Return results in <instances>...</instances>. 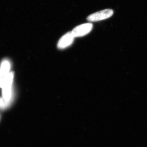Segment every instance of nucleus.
Instances as JSON below:
<instances>
[{"instance_id": "obj_7", "label": "nucleus", "mask_w": 147, "mask_h": 147, "mask_svg": "<svg viewBox=\"0 0 147 147\" xmlns=\"http://www.w3.org/2000/svg\"><path fill=\"white\" fill-rule=\"evenodd\" d=\"M1 80H0V82H1Z\"/></svg>"}, {"instance_id": "obj_4", "label": "nucleus", "mask_w": 147, "mask_h": 147, "mask_svg": "<svg viewBox=\"0 0 147 147\" xmlns=\"http://www.w3.org/2000/svg\"><path fill=\"white\" fill-rule=\"evenodd\" d=\"M10 65V62L8 60L5 59L3 61L0 69V71L3 77L9 73Z\"/></svg>"}, {"instance_id": "obj_1", "label": "nucleus", "mask_w": 147, "mask_h": 147, "mask_svg": "<svg viewBox=\"0 0 147 147\" xmlns=\"http://www.w3.org/2000/svg\"><path fill=\"white\" fill-rule=\"evenodd\" d=\"M114 11L111 9H104L97 11L87 17V20L90 22H98L110 18L113 16Z\"/></svg>"}, {"instance_id": "obj_5", "label": "nucleus", "mask_w": 147, "mask_h": 147, "mask_svg": "<svg viewBox=\"0 0 147 147\" xmlns=\"http://www.w3.org/2000/svg\"><path fill=\"white\" fill-rule=\"evenodd\" d=\"M3 102V100L2 98H0V107H1L2 105Z\"/></svg>"}, {"instance_id": "obj_3", "label": "nucleus", "mask_w": 147, "mask_h": 147, "mask_svg": "<svg viewBox=\"0 0 147 147\" xmlns=\"http://www.w3.org/2000/svg\"><path fill=\"white\" fill-rule=\"evenodd\" d=\"M74 38L71 32L67 33L59 40L57 45L58 49L62 50L69 47L73 43Z\"/></svg>"}, {"instance_id": "obj_6", "label": "nucleus", "mask_w": 147, "mask_h": 147, "mask_svg": "<svg viewBox=\"0 0 147 147\" xmlns=\"http://www.w3.org/2000/svg\"><path fill=\"white\" fill-rule=\"evenodd\" d=\"M3 76H2L1 74V71H0V80H1L3 78Z\"/></svg>"}, {"instance_id": "obj_2", "label": "nucleus", "mask_w": 147, "mask_h": 147, "mask_svg": "<svg viewBox=\"0 0 147 147\" xmlns=\"http://www.w3.org/2000/svg\"><path fill=\"white\" fill-rule=\"evenodd\" d=\"M92 28V24L86 23L75 27L71 32L74 37H80L88 34Z\"/></svg>"}]
</instances>
